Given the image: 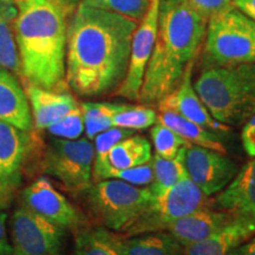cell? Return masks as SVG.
Wrapping results in <instances>:
<instances>
[{
	"label": "cell",
	"mask_w": 255,
	"mask_h": 255,
	"mask_svg": "<svg viewBox=\"0 0 255 255\" xmlns=\"http://www.w3.org/2000/svg\"><path fill=\"white\" fill-rule=\"evenodd\" d=\"M188 1L208 19L220 12L233 7L232 0H188Z\"/></svg>",
	"instance_id": "obj_33"
},
{
	"label": "cell",
	"mask_w": 255,
	"mask_h": 255,
	"mask_svg": "<svg viewBox=\"0 0 255 255\" xmlns=\"http://www.w3.org/2000/svg\"><path fill=\"white\" fill-rule=\"evenodd\" d=\"M0 69L21 75L20 58H19L17 41L11 23L0 17Z\"/></svg>",
	"instance_id": "obj_28"
},
{
	"label": "cell",
	"mask_w": 255,
	"mask_h": 255,
	"mask_svg": "<svg viewBox=\"0 0 255 255\" xmlns=\"http://www.w3.org/2000/svg\"><path fill=\"white\" fill-rule=\"evenodd\" d=\"M47 131L57 138L64 139H77L84 131V121L81 110V105L57 121L52 126L47 128Z\"/></svg>",
	"instance_id": "obj_31"
},
{
	"label": "cell",
	"mask_w": 255,
	"mask_h": 255,
	"mask_svg": "<svg viewBox=\"0 0 255 255\" xmlns=\"http://www.w3.org/2000/svg\"><path fill=\"white\" fill-rule=\"evenodd\" d=\"M235 8L255 21V0H232Z\"/></svg>",
	"instance_id": "obj_37"
},
{
	"label": "cell",
	"mask_w": 255,
	"mask_h": 255,
	"mask_svg": "<svg viewBox=\"0 0 255 255\" xmlns=\"http://www.w3.org/2000/svg\"><path fill=\"white\" fill-rule=\"evenodd\" d=\"M25 91L30 102L33 126L39 130H46L78 107L75 98L69 94L46 90L30 83Z\"/></svg>",
	"instance_id": "obj_18"
},
{
	"label": "cell",
	"mask_w": 255,
	"mask_h": 255,
	"mask_svg": "<svg viewBox=\"0 0 255 255\" xmlns=\"http://www.w3.org/2000/svg\"><path fill=\"white\" fill-rule=\"evenodd\" d=\"M186 146L178 151L175 158H163L156 154L154 155V159L151 161L154 178L149 186V189L154 196L161 195L168 188L173 187L178 181L188 176L183 162V152Z\"/></svg>",
	"instance_id": "obj_23"
},
{
	"label": "cell",
	"mask_w": 255,
	"mask_h": 255,
	"mask_svg": "<svg viewBox=\"0 0 255 255\" xmlns=\"http://www.w3.org/2000/svg\"><path fill=\"white\" fill-rule=\"evenodd\" d=\"M0 2H5V4H11L17 6L19 11L27 4L28 0H0Z\"/></svg>",
	"instance_id": "obj_39"
},
{
	"label": "cell",
	"mask_w": 255,
	"mask_h": 255,
	"mask_svg": "<svg viewBox=\"0 0 255 255\" xmlns=\"http://www.w3.org/2000/svg\"><path fill=\"white\" fill-rule=\"evenodd\" d=\"M120 103L108 102H85L81 104L84 121V131L89 139L113 128V119L120 109Z\"/></svg>",
	"instance_id": "obj_25"
},
{
	"label": "cell",
	"mask_w": 255,
	"mask_h": 255,
	"mask_svg": "<svg viewBox=\"0 0 255 255\" xmlns=\"http://www.w3.org/2000/svg\"><path fill=\"white\" fill-rule=\"evenodd\" d=\"M30 144L28 132L0 121V207L8 208L20 186Z\"/></svg>",
	"instance_id": "obj_13"
},
{
	"label": "cell",
	"mask_w": 255,
	"mask_h": 255,
	"mask_svg": "<svg viewBox=\"0 0 255 255\" xmlns=\"http://www.w3.org/2000/svg\"><path fill=\"white\" fill-rule=\"evenodd\" d=\"M157 121L159 123L164 124L165 127L170 128L173 131L176 132L180 137H182L184 141H187L189 144L205 146V148L212 149V150L225 155L227 152L222 141L218 136V132H214L199 126V124L191 122V121L187 120L186 117L181 116L180 114L175 113L173 110L159 109Z\"/></svg>",
	"instance_id": "obj_21"
},
{
	"label": "cell",
	"mask_w": 255,
	"mask_h": 255,
	"mask_svg": "<svg viewBox=\"0 0 255 255\" xmlns=\"http://www.w3.org/2000/svg\"><path fill=\"white\" fill-rule=\"evenodd\" d=\"M157 122V113L144 105L121 104L113 119V127L128 130H144Z\"/></svg>",
	"instance_id": "obj_27"
},
{
	"label": "cell",
	"mask_w": 255,
	"mask_h": 255,
	"mask_svg": "<svg viewBox=\"0 0 255 255\" xmlns=\"http://www.w3.org/2000/svg\"><path fill=\"white\" fill-rule=\"evenodd\" d=\"M159 0H151L144 17L138 21L132 36L128 70L116 94L129 101H138L144 73L157 33Z\"/></svg>",
	"instance_id": "obj_11"
},
{
	"label": "cell",
	"mask_w": 255,
	"mask_h": 255,
	"mask_svg": "<svg viewBox=\"0 0 255 255\" xmlns=\"http://www.w3.org/2000/svg\"><path fill=\"white\" fill-rule=\"evenodd\" d=\"M95 148L89 138H53L44 154L41 169L65 189L83 193L92 183Z\"/></svg>",
	"instance_id": "obj_8"
},
{
	"label": "cell",
	"mask_w": 255,
	"mask_h": 255,
	"mask_svg": "<svg viewBox=\"0 0 255 255\" xmlns=\"http://www.w3.org/2000/svg\"><path fill=\"white\" fill-rule=\"evenodd\" d=\"M7 208L0 207V255H13V248L8 240L7 228Z\"/></svg>",
	"instance_id": "obj_35"
},
{
	"label": "cell",
	"mask_w": 255,
	"mask_h": 255,
	"mask_svg": "<svg viewBox=\"0 0 255 255\" xmlns=\"http://www.w3.org/2000/svg\"><path fill=\"white\" fill-rule=\"evenodd\" d=\"M183 162L188 176L206 196L222 191L239 171L237 163L225 154L195 144L184 148Z\"/></svg>",
	"instance_id": "obj_12"
},
{
	"label": "cell",
	"mask_w": 255,
	"mask_h": 255,
	"mask_svg": "<svg viewBox=\"0 0 255 255\" xmlns=\"http://www.w3.org/2000/svg\"><path fill=\"white\" fill-rule=\"evenodd\" d=\"M255 235V225L233 218L205 240L184 247L187 255H228L233 248Z\"/></svg>",
	"instance_id": "obj_20"
},
{
	"label": "cell",
	"mask_w": 255,
	"mask_h": 255,
	"mask_svg": "<svg viewBox=\"0 0 255 255\" xmlns=\"http://www.w3.org/2000/svg\"><path fill=\"white\" fill-rule=\"evenodd\" d=\"M131 130L123 129V128L113 127L105 131L98 133L94 138V148H95V157H94V167H92V180L95 182L98 181L107 180L108 174H109V165H108V154L110 149L122 141L126 137L132 135Z\"/></svg>",
	"instance_id": "obj_24"
},
{
	"label": "cell",
	"mask_w": 255,
	"mask_h": 255,
	"mask_svg": "<svg viewBox=\"0 0 255 255\" xmlns=\"http://www.w3.org/2000/svg\"><path fill=\"white\" fill-rule=\"evenodd\" d=\"M216 205L233 218L255 225V158L238 171L216 197Z\"/></svg>",
	"instance_id": "obj_15"
},
{
	"label": "cell",
	"mask_w": 255,
	"mask_h": 255,
	"mask_svg": "<svg viewBox=\"0 0 255 255\" xmlns=\"http://www.w3.org/2000/svg\"><path fill=\"white\" fill-rule=\"evenodd\" d=\"M68 12L51 0H28L13 23L21 76L30 84L58 91L66 83Z\"/></svg>",
	"instance_id": "obj_3"
},
{
	"label": "cell",
	"mask_w": 255,
	"mask_h": 255,
	"mask_svg": "<svg viewBox=\"0 0 255 255\" xmlns=\"http://www.w3.org/2000/svg\"><path fill=\"white\" fill-rule=\"evenodd\" d=\"M194 62L187 66L183 73L182 81L173 92L158 102L159 109L173 110L186 117L191 122L212 130L214 132L228 131V127L220 123L210 115L206 105L201 101L197 92L191 84V72H193Z\"/></svg>",
	"instance_id": "obj_14"
},
{
	"label": "cell",
	"mask_w": 255,
	"mask_h": 255,
	"mask_svg": "<svg viewBox=\"0 0 255 255\" xmlns=\"http://www.w3.org/2000/svg\"><path fill=\"white\" fill-rule=\"evenodd\" d=\"M241 139L247 154L252 157H255V110L246 121L241 132Z\"/></svg>",
	"instance_id": "obj_34"
},
{
	"label": "cell",
	"mask_w": 255,
	"mask_h": 255,
	"mask_svg": "<svg viewBox=\"0 0 255 255\" xmlns=\"http://www.w3.org/2000/svg\"><path fill=\"white\" fill-rule=\"evenodd\" d=\"M203 69L255 63V21L234 6L208 19Z\"/></svg>",
	"instance_id": "obj_5"
},
{
	"label": "cell",
	"mask_w": 255,
	"mask_h": 255,
	"mask_svg": "<svg viewBox=\"0 0 255 255\" xmlns=\"http://www.w3.org/2000/svg\"><path fill=\"white\" fill-rule=\"evenodd\" d=\"M111 178L126 181V182L133 184L137 187L150 186L154 178V170H152V162L149 161L142 165L123 169V170L115 171L111 175Z\"/></svg>",
	"instance_id": "obj_32"
},
{
	"label": "cell",
	"mask_w": 255,
	"mask_h": 255,
	"mask_svg": "<svg viewBox=\"0 0 255 255\" xmlns=\"http://www.w3.org/2000/svg\"><path fill=\"white\" fill-rule=\"evenodd\" d=\"M226 212L206 209L205 207L190 213L169 225L165 232L171 234L183 247L196 244L213 235L231 221Z\"/></svg>",
	"instance_id": "obj_17"
},
{
	"label": "cell",
	"mask_w": 255,
	"mask_h": 255,
	"mask_svg": "<svg viewBox=\"0 0 255 255\" xmlns=\"http://www.w3.org/2000/svg\"><path fill=\"white\" fill-rule=\"evenodd\" d=\"M207 196L189 176L154 196L150 206L123 232V235L145 234L165 231L169 225L206 206Z\"/></svg>",
	"instance_id": "obj_7"
},
{
	"label": "cell",
	"mask_w": 255,
	"mask_h": 255,
	"mask_svg": "<svg viewBox=\"0 0 255 255\" xmlns=\"http://www.w3.org/2000/svg\"><path fill=\"white\" fill-rule=\"evenodd\" d=\"M51 1H53L55 4L60 6L64 11L70 13L72 9H75L76 7H77L79 0H51Z\"/></svg>",
	"instance_id": "obj_38"
},
{
	"label": "cell",
	"mask_w": 255,
	"mask_h": 255,
	"mask_svg": "<svg viewBox=\"0 0 255 255\" xmlns=\"http://www.w3.org/2000/svg\"><path fill=\"white\" fill-rule=\"evenodd\" d=\"M9 227L13 255H62L64 229L26 207L14 209Z\"/></svg>",
	"instance_id": "obj_9"
},
{
	"label": "cell",
	"mask_w": 255,
	"mask_h": 255,
	"mask_svg": "<svg viewBox=\"0 0 255 255\" xmlns=\"http://www.w3.org/2000/svg\"><path fill=\"white\" fill-rule=\"evenodd\" d=\"M108 237L120 255H187L182 245L168 232L127 235L108 232Z\"/></svg>",
	"instance_id": "obj_19"
},
{
	"label": "cell",
	"mask_w": 255,
	"mask_h": 255,
	"mask_svg": "<svg viewBox=\"0 0 255 255\" xmlns=\"http://www.w3.org/2000/svg\"><path fill=\"white\" fill-rule=\"evenodd\" d=\"M0 121L23 131L33 129L26 91L13 73L0 69Z\"/></svg>",
	"instance_id": "obj_16"
},
{
	"label": "cell",
	"mask_w": 255,
	"mask_h": 255,
	"mask_svg": "<svg viewBox=\"0 0 255 255\" xmlns=\"http://www.w3.org/2000/svg\"><path fill=\"white\" fill-rule=\"evenodd\" d=\"M150 135L154 142L155 154L163 158H175L183 146L189 144L170 128L165 127L158 121L151 129Z\"/></svg>",
	"instance_id": "obj_30"
},
{
	"label": "cell",
	"mask_w": 255,
	"mask_h": 255,
	"mask_svg": "<svg viewBox=\"0 0 255 255\" xmlns=\"http://www.w3.org/2000/svg\"><path fill=\"white\" fill-rule=\"evenodd\" d=\"M20 205L64 231H79L87 225L84 215L46 177L37 178L21 191Z\"/></svg>",
	"instance_id": "obj_10"
},
{
	"label": "cell",
	"mask_w": 255,
	"mask_h": 255,
	"mask_svg": "<svg viewBox=\"0 0 255 255\" xmlns=\"http://www.w3.org/2000/svg\"><path fill=\"white\" fill-rule=\"evenodd\" d=\"M81 2L108 9L138 23L148 11L151 0H82Z\"/></svg>",
	"instance_id": "obj_29"
},
{
	"label": "cell",
	"mask_w": 255,
	"mask_h": 255,
	"mask_svg": "<svg viewBox=\"0 0 255 255\" xmlns=\"http://www.w3.org/2000/svg\"><path fill=\"white\" fill-rule=\"evenodd\" d=\"M107 228H82L75 239L72 255H120L108 237Z\"/></svg>",
	"instance_id": "obj_26"
},
{
	"label": "cell",
	"mask_w": 255,
	"mask_h": 255,
	"mask_svg": "<svg viewBox=\"0 0 255 255\" xmlns=\"http://www.w3.org/2000/svg\"><path fill=\"white\" fill-rule=\"evenodd\" d=\"M207 23L188 0H159L157 33L139 102L158 103L177 88L205 40Z\"/></svg>",
	"instance_id": "obj_2"
},
{
	"label": "cell",
	"mask_w": 255,
	"mask_h": 255,
	"mask_svg": "<svg viewBox=\"0 0 255 255\" xmlns=\"http://www.w3.org/2000/svg\"><path fill=\"white\" fill-rule=\"evenodd\" d=\"M228 255H255V235L233 248Z\"/></svg>",
	"instance_id": "obj_36"
},
{
	"label": "cell",
	"mask_w": 255,
	"mask_h": 255,
	"mask_svg": "<svg viewBox=\"0 0 255 255\" xmlns=\"http://www.w3.org/2000/svg\"><path fill=\"white\" fill-rule=\"evenodd\" d=\"M194 89L218 122L237 126L255 110V63L203 69Z\"/></svg>",
	"instance_id": "obj_4"
},
{
	"label": "cell",
	"mask_w": 255,
	"mask_h": 255,
	"mask_svg": "<svg viewBox=\"0 0 255 255\" xmlns=\"http://www.w3.org/2000/svg\"><path fill=\"white\" fill-rule=\"evenodd\" d=\"M149 161H151L150 143L143 136L132 133L110 149L108 154V178H111L115 171L142 165Z\"/></svg>",
	"instance_id": "obj_22"
},
{
	"label": "cell",
	"mask_w": 255,
	"mask_h": 255,
	"mask_svg": "<svg viewBox=\"0 0 255 255\" xmlns=\"http://www.w3.org/2000/svg\"><path fill=\"white\" fill-rule=\"evenodd\" d=\"M138 23L79 2L68 24L66 83L83 97L116 91L128 70Z\"/></svg>",
	"instance_id": "obj_1"
},
{
	"label": "cell",
	"mask_w": 255,
	"mask_h": 255,
	"mask_svg": "<svg viewBox=\"0 0 255 255\" xmlns=\"http://www.w3.org/2000/svg\"><path fill=\"white\" fill-rule=\"evenodd\" d=\"M83 194L92 215L105 228L122 233L154 200L149 187H137L117 178L91 183Z\"/></svg>",
	"instance_id": "obj_6"
}]
</instances>
